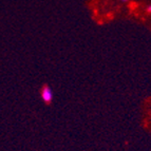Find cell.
<instances>
[{
    "label": "cell",
    "mask_w": 151,
    "mask_h": 151,
    "mask_svg": "<svg viewBox=\"0 0 151 151\" xmlns=\"http://www.w3.org/2000/svg\"><path fill=\"white\" fill-rule=\"evenodd\" d=\"M41 98L45 104H50L53 99V91L49 86H45L41 89Z\"/></svg>",
    "instance_id": "1"
},
{
    "label": "cell",
    "mask_w": 151,
    "mask_h": 151,
    "mask_svg": "<svg viewBox=\"0 0 151 151\" xmlns=\"http://www.w3.org/2000/svg\"><path fill=\"white\" fill-rule=\"evenodd\" d=\"M147 11H148L149 13H151V5H148V6H147Z\"/></svg>",
    "instance_id": "2"
},
{
    "label": "cell",
    "mask_w": 151,
    "mask_h": 151,
    "mask_svg": "<svg viewBox=\"0 0 151 151\" xmlns=\"http://www.w3.org/2000/svg\"><path fill=\"white\" fill-rule=\"evenodd\" d=\"M121 1H123V2H127L128 0H121Z\"/></svg>",
    "instance_id": "3"
}]
</instances>
